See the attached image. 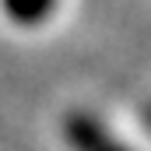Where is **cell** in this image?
<instances>
[{
	"label": "cell",
	"instance_id": "obj_2",
	"mask_svg": "<svg viewBox=\"0 0 151 151\" xmlns=\"http://www.w3.org/2000/svg\"><path fill=\"white\" fill-rule=\"evenodd\" d=\"M7 18L18 25H39L56 11V0H0Z\"/></svg>",
	"mask_w": 151,
	"mask_h": 151
},
{
	"label": "cell",
	"instance_id": "obj_1",
	"mask_svg": "<svg viewBox=\"0 0 151 151\" xmlns=\"http://www.w3.org/2000/svg\"><path fill=\"white\" fill-rule=\"evenodd\" d=\"M63 137L74 151H134L130 144H123L106 123H99L88 113H70L63 119Z\"/></svg>",
	"mask_w": 151,
	"mask_h": 151
},
{
	"label": "cell",
	"instance_id": "obj_3",
	"mask_svg": "<svg viewBox=\"0 0 151 151\" xmlns=\"http://www.w3.org/2000/svg\"><path fill=\"white\" fill-rule=\"evenodd\" d=\"M144 119H148V130H151V106H148V113H144Z\"/></svg>",
	"mask_w": 151,
	"mask_h": 151
}]
</instances>
